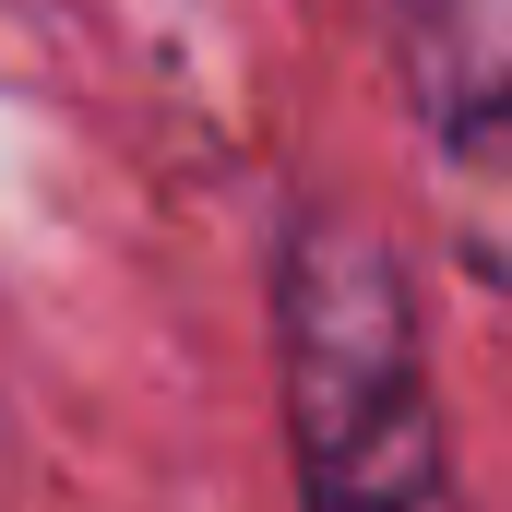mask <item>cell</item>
<instances>
[{"label":"cell","instance_id":"cell-2","mask_svg":"<svg viewBox=\"0 0 512 512\" xmlns=\"http://www.w3.org/2000/svg\"><path fill=\"white\" fill-rule=\"evenodd\" d=\"M405 24H417L405 60L441 96L453 155H489V120H501V0H405Z\"/></svg>","mask_w":512,"mask_h":512},{"label":"cell","instance_id":"cell-1","mask_svg":"<svg viewBox=\"0 0 512 512\" xmlns=\"http://www.w3.org/2000/svg\"><path fill=\"white\" fill-rule=\"evenodd\" d=\"M274 370H286V441L298 489L346 512H417L453 489L441 417H429V346L417 286L370 215H298L274 262Z\"/></svg>","mask_w":512,"mask_h":512}]
</instances>
